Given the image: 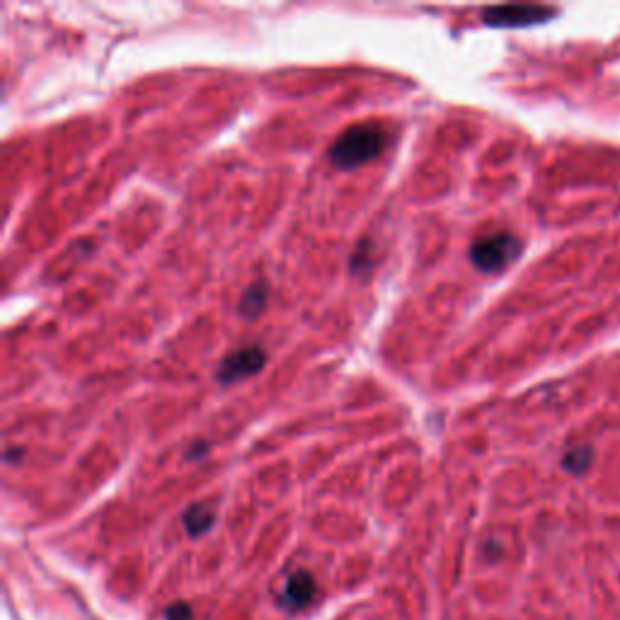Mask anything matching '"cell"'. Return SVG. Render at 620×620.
I'll use <instances>...</instances> for the list:
<instances>
[{
	"instance_id": "9",
	"label": "cell",
	"mask_w": 620,
	"mask_h": 620,
	"mask_svg": "<svg viewBox=\"0 0 620 620\" xmlns=\"http://www.w3.org/2000/svg\"><path fill=\"white\" fill-rule=\"evenodd\" d=\"M373 255H376V250H373V240L371 238L359 240L357 248H354V252H352V260H349V272L352 274L369 272Z\"/></svg>"
},
{
	"instance_id": "4",
	"label": "cell",
	"mask_w": 620,
	"mask_h": 620,
	"mask_svg": "<svg viewBox=\"0 0 620 620\" xmlns=\"http://www.w3.org/2000/svg\"><path fill=\"white\" fill-rule=\"evenodd\" d=\"M264 364H267V354H264L260 344H245V347L235 349V352L226 354V357L221 359L216 378L223 386H231V383L257 376V373L264 369Z\"/></svg>"
},
{
	"instance_id": "3",
	"label": "cell",
	"mask_w": 620,
	"mask_h": 620,
	"mask_svg": "<svg viewBox=\"0 0 620 620\" xmlns=\"http://www.w3.org/2000/svg\"><path fill=\"white\" fill-rule=\"evenodd\" d=\"M558 10L548 5H495L482 13V22L497 30H519V27H533L550 22Z\"/></svg>"
},
{
	"instance_id": "5",
	"label": "cell",
	"mask_w": 620,
	"mask_h": 620,
	"mask_svg": "<svg viewBox=\"0 0 620 620\" xmlns=\"http://www.w3.org/2000/svg\"><path fill=\"white\" fill-rule=\"evenodd\" d=\"M315 596V579L308 570H296L294 574H289L286 579L284 589H281V601H284L286 608L291 611H298V608H306Z\"/></svg>"
},
{
	"instance_id": "8",
	"label": "cell",
	"mask_w": 620,
	"mask_h": 620,
	"mask_svg": "<svg viewBox=\"0 0 620 620\" xmlns=\"http://www.w3.org/2000/svg\"><path fill=\"white\" fill-rule=\"evenodd\" d=\"M591 461H594V449L587 444H582V446H574V449H570L565 456H562V468L572 475H584L589 470Z\"/></svg>"
},
{
	"instance_id": "7",
	"label": "cell",
	"mask_w": 620,
	"mask_h": 620,
	"mask_svg": "<svg viewBox=\"0 0 620 620\" xmlns=\"http://www.w3.org/2000/svg\"><path fill=\"white\" fill-rule=\"evenodd\" d=\"M214 521H216L214 509H211L209 504H204V502L192 504V507H189L187 512H185V516H182V524H185V531L192 538L204 536V533L209 531L211 526H214Z\"/></svg>"
},
{
	"instance_id": "11",
	"label": "cell",
	"mask_w": 620,
	"mask_h": 620,
	"mask_svg": "<svg viewBox=\"0 0 620 620\" xmlns=\"http://www.w3.org/2000/svg\"><path fill=\"white\" fill-rule=\"evenodd\" d=\"M206 453H209V441H194L187 449V461H199Z\"/></svg>"
},
{
	"instance_id": "10",
	"label": "cell",
	"mask_w": 620,
	"mask_h": 620,
	"mask_svg": "<svg viewBox=\"0 0 620 620\" xmlns=\"http://www.w3.org/2000/svg\"><path fill=\"white\" fill-rule=\"evenodd\" d=\"M165 620H194V613L187 604H172L165 611Z\"/></svg>"
},
{
	"instance_id": "1",
	"label": "cell",
	"mask_w": 620,
	"mask_h": 620,
	"mask_svg": "<svg viewBox=\"0 0 620 620\" xmlns=\"http://www.w3.org/2000/svg\"><path fill=\"white\" fill-rule=\"evenodd\" d=\"M386 148V131L378 124H357L342 131L340 139L330 146L327 158L337 170H354L378 158Z\"/></svg>"
},
{
	"instance_id": "2",
	"label": "cell",
	"mask_w": 620,
	"mask_h": 620,
	"mask_svg": "<svg viewBox=\"0 0 620 620\" xmlns=\"http://www.w3.org/2000/svg\"><path fill=\"white\" fill-rule=\"evenodd\" d=\"M521 240L512 233L482 235L470 245V262L485 274L504 272L509 264L519 260Z\"/></svg>"
},
{
	"instance_id": "6",
	"label": "cell",
	"mask_w": 620,
	"mask_h": 620,
	"mask_svg": "<svg viewBox=\"0 0 620 620\" xmlns=\"http://www.w3.org/2000/svg\"><path fill=\"white\" fill-rule=\"evenodd\" d=\"M267 303H269V284L264 279H257L245 289V294L238 303V313L243 315L245 320H257L264 313V308H267Z\"/></svg>"
}]
</instances>
